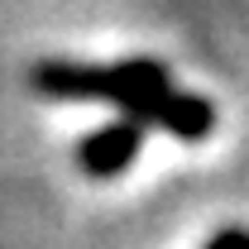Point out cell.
<instances>
[{"label": "cell", "mask_w": 249, "mask_h": 249, "mask_svg": "<svg viewBox=\"0 0 249 249\" xmlns=\"http://www.w3.org/2000/svg\"><path fill=\"white\" fill-rule=\"evenodd\" d=\"M158 82H168V67L158 58H120V62L43 58L29 72V87L38 96H48V101H110L120 110Z\"/></svg>", "instance_id": "1"}, {"label": "cell", "mask_w": 249, "mask_h": 249, "mask_svg": "<svg viewBox=\"0 0 249 249\" xmlns=\"http://www.w3.org/2000/svg\"><path fill=\"white\" fill-rule=\"evenodd\" d=\"M144 134H149V124L134 120V115H120V120L101 124V129H91V134L77 139V168H82L87 178H96V182L120 178L124 168L139 158Z\"/></svg>", "instance_id": "3"}, {"label": "cell", "mask_w": 249, "mask_h": 249, "mask_svg": "<svg viewBox=\"0 0 249 249\" xmlns=\"http://www.w3.org/2000/svg\"><path fill=\"white\" fill-rule=\"evenodd\" d=\"M124 115L144 120L149 129H168V134H178L182 144H201V139H211V134H216V120H220L216 106H211L206 96L173 87V77L158 82V87H149L144 96H134V101L124 106Z\"/></svg>", "instance_id": "2"}, {"label": "cell", "mask_w": 249, "mask_h": 249, "mask_svg": "<svg viewBox=\"0 0 249 249\" xmlns=\"http://www.w3.org/2000/svg\"><path fill=\"white\" fill-rule=\"evenodd\" d=\"M201 249H249V230L245 225H225V230H216Z\"/></svg>", "instance_id": "4"}]
</instances>
